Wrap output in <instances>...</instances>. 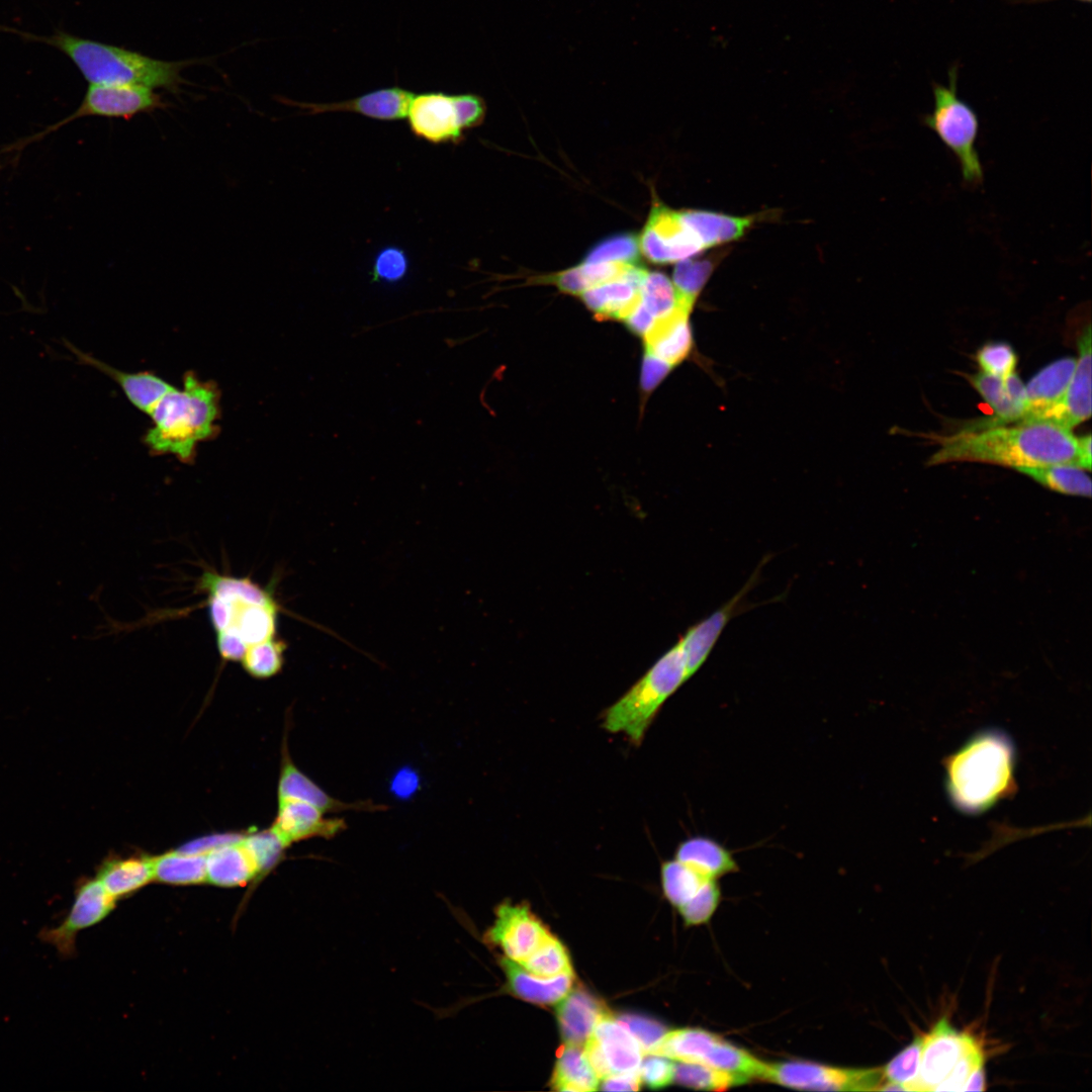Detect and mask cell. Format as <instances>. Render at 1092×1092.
I'll use <instances>...</instances> for the list:
<instances>
[{"instance_id": "cell-1", "label": "cell", "mask_w": 1092, "mask_h": 1092, "mask_svg": "<svg viewBox=\"0 0 1092 1092\" xmlns=\"http://www.w3.org/2000/svg\"><path fill=\"white\" fill-rule=\"evenodd\" d=\"M936 440L939 448L929 465L972 461L1015 469L1057 463L1080 466L1078 438L1070 429L1042 420L966 429Z\"/></svg>"}, {"instance_id": "cell-2", "label": "cell", "mask_w": 1092, "mask_h": 1092, "mask_svg": "<svg viewBox=\"0 0 1092 1092\" xmlns=\"http://www.w3.org/2000/svg\"><path fill=\"white\" fill-rule=\"evenodd\" d=\"M12 33L26 40L56 48L71 60L89 84L142 86L179 93L181 86L187 83L182 72L188 67L207 61L156 59L138 51L59 29L51 35H37L15 28Z\"/></svg>"}, {"instance_id": "cell-3", "label": "cell", "mask_w": 1092, "mask_h": 1092, "mask_svg": "<svg viewBox=\"0 0 1092 1092\" xmlns=\"http://www.w3.org/2000/svg\"><path fill=\"white\" fill-rule=\"evenodd\" d=\"M150 416L152 426L144 441L151 453L173 455L183 463H191L198 445L219 431V389L215 382L201 380L188 371L182 387L174 386L164 394Z\"/></svg>"}, {"instance_id": "cell-4", "label": "cell", "mask_w": 1092, "mask_h": 1092, "mask_svg": "<svg viewBox=\"0 0 1092 1092\" xmlns=\"http://www.w3.org/2000/svg\"><path fill=\"white\" fill-rule=\"evenodd\" d=\"M1015 749L998 729L983 730L946 761V791L953 806L978 814L1010 795L1014 783Z\"/></svg>"}, {"instance_id": "cell-5", "label": "cell", "mask_w": 1092, "mask_h": 1092, "mask_svg": "<svg viewBox=\"0 0 1092 1092\" xmlns=\"http://www.w3.org/2000/svg\"><path fill=\"white\" fill-rule=\"evenodd\" d=\"M690 679L682 647L677 640L603 715V727L625 733L640 744L664 702Z\"/></svg>"}, {"instance_id": "cell-6", "label": "cell", "mask_w": 1092, "mask_h": 1092, "mask_svg": "<svg viewBox=\"0 0 1092 1092\" xmlns=\"http://www.w3.org/2000/svg\"><path fill=\"white\" fill-rule=\"evenodd\" d=\"M958 63L947 71L948 84L932 82L933 108L922 116V123L933 130L956 156L965 182L978 185L984 171L976 148L979 118L975 109L958 93Z\"/></svg>"}, {"instance_id": "cell-7", "label": "cell", "mask_w": 1092, "mask_h": 1092, "mask_svg": "<svg viewBox=\"0 0 1092 1092\" xmlns=\"http://www.w3.org/2000/svg\"><path fill=\"white\" fill-rule=\"evenodd\" d=\"M168 103L154 89L129 85L89 84L75 111L49 125L41 131L6 147L4 152H19L30 144L40 141L62 126L83 117H105L130 120L133 117L164 109Z\"/></svg>"}, {"instance_id": "cell-8", "label": "cell", "mask_w": 1092, "mask_h": 1092, "mask_svg": "<svg viewBox=\"0 0 1092 1092\" xmlns=\"http://www.w3.org/2000/svg\"><path fill=\"white\" fill-rule=\"evenodd\" d=\"M761 1080L815 1091H874L885 1082L883 1069H848L811 1062L765 1063Z\"/></svg>"}, {"instance_id": "cell-9", "label": "cell", "mask_w": 1092, "mask_h": 1092, "mask_svg": "<svg viewBox=\"0 0 1092 1092\" xmlns=\"http://www.w3.org/2000/svg\"><path fill=\"white\" fill-rule=\"evenodd\" d=\"M115 903L97 878L81 881L64 920L58 926L41 929L38 937L54 946L62 958H72L76 952L77 934L104 920Z\"/></svg>"}, {"instance_id": "cell-10", "label": "cell", "mask_w": 1092, "mask_h": 1092, "mask_svg": "<svg viewBox=\"0 0 1092 1092\" xmlns=\"http://www.w3.org/2000/svg\"><path fill=\"white\" fill-rule=\"evenodd\" d=\"M644 256L656 264L679 262L705 250L680 211L654 205L639 240Z\"/></svg>"}, {"instance_id": "cell-11", "label": "cell", "mask_w": 1092, "mask_h": 1092, "mask_svg": "<svg viewBox=\"0 0 1092 1092\" xmlns=\"http://www.w3.org/2000/svg\"><path fill=\"white\" fill-rule=\"evenodd\" d=\"M763 561L745 584L727 602L687 629L678 638L690 678L704 665L728 623L752 608L747 595L759 580Z\"/></svg>"}, {"instance_id": "cell-12", "label": "cell", "mask_w": 1092, "mask_h": 1092, "mask_svg": "<svg viewBox=\"0 0 1092 1092\" xmlns=\"http://www.w3.org/2000/svg\"><path fill=\"white\" fill-rule=\"evenodd\" d=\"M975 1042L973 1036L958 1032L945 1018L940 1019L922 1036L918 1074L906 1091H935Z\"/></svg>"}, {"instance_id": "cell-13", "label": "cell", "mask_w": 1092, "mask_h": 1092, "mask_svg": "<svg viewBox=\"0 0 1092 1092\" xmlns=\"http://www.w3.org/2000/svg\"><path fill=\"white\" fill-rule=\"evenodd\" d=\"M405 117L414 135L431 144H459L464 138L456 94H414Z\"/></svg>"}, {"instance_id": "cell-14", "label": "cell", "mask_w": 1092, "mask_h": 1092, "mask_svg": "<svg viewBox=\"0 0 1092 1092\" xmlns=\"http://www.w3.org/2000/svg\"><path fill=\"white\" fill-rule=\"evenodd\" d=\"M549 933L528 906L502 903L495 908V919L485 931L484 940L499 946L508 959L521 964Z\"/></svg>"}, {"instance_id": "cell-15", "label": "cell", "mask_w": 1092, "mask_h": 1092, "mask_svg": "<svg viewBox=\"0 0 1092 1092\" xmlns=\"http://www.w3.org/2000/svg\"><path fill=\"white\" fill-rule=\"evenodd\" d=\"M413 96V92L399 86H392L335 102L311 103L295 101L285 97H282L280 101L286 105L301 109L305 114L348 112L388 121L406 116Z\"/></svg>"}, {"instance_id": "cell-16", "label": "cell", "mask_w": 1092, "mask_h": 1092, "mask_svg": "<svg viewBox=\"0 0 1092 1092\" xmlns=\"http://www.w3.org/2000/svg\"><path fill=\"white\" fill-rule=\"evenodd\" d=\"M1079 357L1072 378L1061 399L1036 419L1072 429L1091 416V327L1078 341Z\"/></svg>"}, {"instance_id": "cell-17", "label": "cell", "mask_w": 1092, "mask_h": 1092, "mask_svg": "<svg viewBox=\"0 0 1092 1092\" xmlns=\"http://www.w3.org/2000/svg\"><path fill=\"white\" fill-rule=\"evenodd\" d=\"M322 810L298 800H278V811L271 829L289 847L306 839H332L347 829L344 819L325 817Z\"/></svg>"}, {"instance_id": "cell-18", "label": "cell", "mask_w": 1092, "mask_h": 1092, "mask_svg": "<svg viewBox=\"0 0 1092 1092\" xmlns=\"http://www.w3.org/2000/svg\"><path fill=\"white\" fill-rule=\"evenodd\" d=\"M61 343L75 356L78 364L90 366L116 382L129 402L145 414L150 415L162 396L174 387L151 371H122L80 350L67 339H62Z\"/></svg>"}, {"instance_id": "cell-19", "label": "cell", "mask_w": 1092, "mask_h": 1092, "mask_svg": "<svg viewBox=\"0 0 1092 1092\" xmlns=\"http://www.w3.org/2000/svg\"><path fill=\"white\" fill-rule=\"evenodd\" d=\"M278 800H298L306 802L324 813L345 811L376 812L387 807L370 800L347 803L329 795L316 783L304 775L289 756L286 742L282 751L281 769L278 781Z\"/></svg>"}, {"instance_id": "cell-20", "label": "cell", "mask_w": 1092, "mask_h": 1092, "mask_svg": "<svg viewBox=\"0 0 1092 1092\" xmlns=\"http://www.w3.org/2000/svg\"><path fill=\"white\" fill-rule=\"evenodd\" d=\"M968 380L995 413V418L982 422L980 428L1023 420L1027 411L1026 390L1015 372L1006 378L979 372L969 375Z\"/></svg>"}, {"instance_id": "cell-21", "label": "cell", "mask_w": 1092, "mask_h": 1092, "mask_svg": "<svg viewBox=\"0 0 1092 1092\" xmlns=\"http://www.w3.org/2000/svg\"><path fill=\"white\" fill-rule=\"evenodd\" d=\"M647 271L632 265L622 277L586 289L584 304L599 318L623 320L640 299V286Z\"/></svg>"}, {"instance_id": "cell-22", "label": "cell", "mask_w": 1092, "mask_h": 1092, "mask_svg": "<svg viewBox=\"0 0 1092 1092\" xmlns=\"http://www.w3.org/2000/svg\"><path fill=\"white\" fill-rule=\"evenodd\" d=\"M556 1016L565 1043L584 1044L597 1023L610 1012L606 1005L583 988L570 990L559 1001Z\"/></svg>"}, {"instance_id": "cell-23", "label": "cell", "mask_w": 1092, "mask_h": 1092, "mask_svg": "<svg viewBox=\"0 0 1092 1092\" xmlns=\"http://www.w3.org/2000/svg\"><path fill=\"white\" fill-rule=\"evenodd\" d=\"M590 1036L611 1074L638 1073L644 1052L635 1036L610 1013L597 1023Z\"/></svg>"}, {"instance_id": "cell-24", "label": "cell", "mask_w": 1092, "mask_h": 1092, "mask_svg": "<svg viewBox=\"0 0 1092 1092\" xmlns=\"http://www.w3.org/2000/svg\"><path fill=\"white\" fill-rule=\"evenodd\" d=\"M499 964L507 978L508 989L528 1002L552 1005L559 1002L572 989L573 973L540 977L507 957L502 958Z\"/></svg>"}, {"instance_id": "cell-25", "label": "cell", "mask_w": 1092, "mask_h": 1092, "mask_svg": "<svg viewBox=\"0 0 1092 1092\" xmlns=\"http://www.w3.org/2000/svg\"><path fill=\"white\" fill-rule=\"evenodd\" d=\"M259 876L243 836L206 852V882L219 887H242Z\"/></svg>"}, {"instance_id": "cell-26", "label": "cell", "mask_w": 1092, "mask_h": 1092, "mask_svg": "<svg viewBox=\"0 0 1092 1092\" xmlns=\"http://www.w3.org/2000/svg\"><path fill=\"white\" fill-rule=\"evenodd\" d=\"M674 858L714 880L739 870L732 852L718 840L705 835L681 841Z\"/></svg>"}, {"instance_id": "cell-27", "label": "cell", "mask_w": 1092, "mask_h": 1092, "mask_svg": "<svg viewBox=\"0 0 1092 1092\" xmlns=\"http://www.w3.org/2000/svg\"><path fill=\"white\" fill-rule=\"evenodd\" d=\"M1076 366V359H1059L1037 372L1025 386L1027 411L1022 421L1034 420L1063 396Z\"/></svg>"}, {"instance_id": "cell-28", "label": "cell", "mask_w": 1092, "mask_h": 1092, "mask_svg": "<svg viewBox=\"0 0 1092 1092\" xmlns=\"http://www.w3.org/2000/svg\"><path fill=\"white\" fill-rule=\"evenodd\" d=\"M680 215L705 250L738 240L756 220L752 215L733 216L698 209L682 210Z\"/></svg>"}, {"instance_id": "cell-29", "label": "cell", "mask_w": 1092, "mask_h": 1092, "mask_svg": "<svg viewBox=\"0 0 1092 1092\" xmlns=\"http://www.w3.org/2000/svg\"><path fill=\"white\" fill-rule=\"evenodd\" d=\"M96 878L114 900L127 897L154 880L152 857L107 859L99 868Z\"/></svg>"}, {"instance_id": "cell-30", "label": "cell", "mask_w": 1092, "mask_h": 1092, "mask_svg": "<svg viewBox=\"0 0 1092 1092\" xmlns=\"http://www.w3.org/2000/svg\"><path fill=\"white\" fill-rule=\"evenodd\" d=\"M689 313V310L682 309L656 322L653 329L644 337L646 352L670 365L681 361L692 346Z\"/></svg>"}, {"instance_id": "cell-31", "label": "cell", "mask_w": 1092, "mask_h": 1092, "mask_svg": "<svg viewBox=\"0 0 1092 1092\" xmlns=\"http://www.w3.org/2000/svg\"><path fill=\"white\" fill-rule=\"evenodd\" d=\"M720 1039L719 1035L697 1027L667 1030L650 1054L678 1062L707 1065Z\"/></svg>"}, {"instance_id": "cell-32", "label": "cell", "mask_w": 1092, "mask_h": 1092, "mask_svg": "<svg viewBox=\"0 0 1092 1092\" xmlns=\"http://www.w3.org/2000/svg\"><path fill=\"white\" fill-rule=\"evenodd\" d=\"M198 589L223 600L247 605H278L273 592L260 586L249 577H236L208 570L202 573Z\"/></svg>"}, {"instance_id": "cell-33", "label": "cell", "mask_w": 1092, "mask_h": 1092, "mask_svg": "<svg viewBox=\"0 0 1092 1092\" xmlns=\"http://www.w3.org/2000/svg\"><path fill=\"white\" fill-rule=\"evenodd\" d=\"M558 1091H595L599 1078L587 1062L579 1045L565 1043L557 1052V1060L550 1081Z\"/></svg>"}, {"instance_id": "cell-34", "label": "cell", "mask_w": 1092, "mask_h": 1092, "mask_svg": "<svg viewBox=\"0 0 1092 1092\" xmlns=\"http://www.w3.org/2000/svg\"><path fill=\"white\" fill-rule=\"evenodd\" d=\"M154 881L169 885H196L206 882V853L181 849L152 857Z\"/></svg>"}, {"instance_id": "cell-35", "label": "cell", "mask_w": 1092, "mask_h": 1092, "mask_svg": "<svg viewBox=\"0 0 1092 1092\" xmlns=\"http://www.w3.org/2000/svg\"><path fill=\"white\" fill-rule=\"evenodd\" d=\"M234 604V617L226 629L236 632L248 647L276 637L279 605Z\"/></svg>"}, {"instance_id": "cell-36", "label": "cell", "mask_w": 1092, "mask_h": 1092, "mask_svg": "<svg viewBox=\"0 0 1092 1092\" xmlns=\"http://www.w3.org/2000/svg\"><path fill=\"white\" fill-rule=\"evenodd\" d=\"M1016 470L1028 475L1043 486L1060 493L1090 496L1091 480L1086 469L1071 463L1019 467Z\"/></svg>"}, {"instance_id": "cell-37", "label": "cell", "mask_w": 1092, "mask_h": 1092, "mask_svg": "<svg viewBox=\"0 0 1092 1092\" xmlns=\"http://www.w3.org/2000/svg\"><path fill=\"white\" fill-rule=\"evenodd\" d=\"M640 299L656 322L679 310H691L694 303L682 298L664 274L647 272L640 286Z\"/></svg>"}, {"instance_id": "cell-38", "label": "cell", "mask_w": 1092, "mask_h": 1092, "mask_svg": "<svg viewBox=\"0 0 1092 1092\" xmlns=\"http://www.w3.org/2000/svg\"><path fill=\"white\" fill-rule=\"evenodd\" d=\"M750 1080L744 1076L698 1063L674 1064L673 1082L678 1085L709 1091H723L744 1085Z\"/></svg>"}, {"instance_id": "cell-39", "label": "cell", "mask_w": 1092, "mask_h": 1092, "mask_svg": "<svg viewBox=\"0 0 1092 1092\" xmlns=\"http://www.w3.org/2000/svg\"><path fill=\"white\" fill-rule=\"evenodd\" d=\"M710 880L677 859L665 861L661 867L662 889L667 900L679 908L691 900Z\"/></svg>"}, {"instance_id": "cell-40", "label": "cell", "mask_w": 1092, "mask_h": 1092, "mask_svg": "<svg viewBox=\"0 0 1092 1092\" xmlns=\"http://www.w3.org/2000/svg\"><path fill=\"white\" fill-rule=\"evenodd\" d=\"M520 965L530 973L540 977H554L573 973L565 946L551 933Z\"/></svg>"}, {"instance_id": "cell-41", "label": "cell", "mask_w": 1092, "mask_h": 1092, "mask_svg": "<svg viewBox=\"0 0 1092 1092\" xmlns=\"http://www.w3.org/2000/svg\"><path fill=\"white\" fill-rule=\"evenodd\" d=\"M286 648L285 641L277 637L253 644L241 660L242 665L255 678L272 677L283 667Z\"/></svg>"}, {"instance_id": "cell-42", "label": "cell", "mask_w": 1092, "mask_h": 1092, "mask_svg": "<svg viewBox=\"0 0 1092 1092\" xmlns=\"http://www.w3.org/2000/svg\"><path fill=\"white\" fill-rule=\"evenodd\" d=\"M243 842L257 867L259 876H265L273 870L284 858L288 848L271 828L243 836Z\"/></svg>"}, {"instance_id": "cell-43", "label": "cell", "mask_w": 1092, "mask_h": 1092, "mask_svg": "<svg viewBox=\"0 0 1092 1092\" xmlns=\"http://www.w3.org/2000/svg\"><path fill=\"white\" fill-rule=\"evenodd\" d=\"M712 270L713 264L710 260H681L673 271V285L682 298L695 303Z\"/></svg>"}, {"instance_id": "cell-44", "label": "cell", "mask_w": 1092, "mask_h": 1092, "mask_svg": "<svg viewBox=\"0 0 1092 1092\" xmlns=\"http://www.w3.org/2000/svg\"><path fill=\"white\" fill-rule=\"evenodd\" d=\"M639 242L632 235L611 237L595 246L584 262H623L635 264L639 256Z\"/></svg>"}, {"instance_id": "cell-45", "label": "cell", "mask_w": 1092, "mask_h": 1092, "mask_svg": "<svg viewBox=\"0 0 1092 1092\" xmlns=\"http://www.w3.org/2000/svg\"><path fill=\"white\" fill-rule=\"evenodd\" d=\"M717 881H708L691 900L678 908L686 925H700L710 920L721 897Z\"/></svg>"}, {"instance_id": "cell-46", "label": "cell", "mask_w": 1092, "mask_h": 1092, "mask_svg": "<svg viewBox=\"0 0 1092 1092\" xmlns=\"http://www.w3.org/2000/svg\"><path fill=\"white\" fill-rule=\"evenodd\" d=\"M922 1036H917L913 1041L898 1055H896L883 1069L885 1081L901 1084L905 1091L906 1086L917 1076L920 1064Z\"/></svg>"}, {"instance_id": "cell-47", "label": "cell", "mask_w": 1092, "mask_h": 1092, "mask_svg": "<svg viewBox=\"0 0 1092 1092\" xmlns=\"http://www.w3.org/2000/svg\"><path fill=\"white\" fill-rule=\"evenodd\" d=\"M976 358L982 372L998 378H1006L1014 373L1017 364L1012 347L1002 342L984 345Z\"/></svg>"}, {"instance_id": "cell-48", "label": "cell", "mask_w": 1092, "mask_h": 1092, "mask_svg": "<svg viewBox=\"0 0 1092 1092\" xmlns=\"http://www.w3.org/2000/svg\"><path fill=\"white\" fill-rule=\"evenodd\" d=\"M408 270L405 252L394 246L380 250L374 258L372 277L375 281L396 283L404 278Z\"/></svg>"}, {"instance_id": "cell-49", "label": "cell", "mask_w": 1092, "mask_h": 1092, "mask_svg": "<svg viewBox=\"0 0 1092 1092\" xmlns=\"http://www.w3.org/2000/svg\"><path fill=\"white\" fill-rule=\"evenodd\" d=\"M617 1020L638 1040L644 1053L650 1054L667 1029L659 1021L638 1015L622 1014Z\"/></svg>"}, {"instance_id": "cell-50", "label": "cell", "mask_w": 1092, "mask_h": 1092, "mask_svg": "<svg viewBox=\"0 0 1092 1092\" xmlns=\"http://www.w3.org/2000/svg\"><path fill=\"white\" fill-rule=\"evenodd\" d=\"M639 1077L650 1089H661L673 1082L674 1064L670 1059L647 1054L639 1067Z\"/></svg>"}, {"instance_id": "cell-51", "label": "cell", "mask_w": 1092, "mask_h": 1092, "mask_svg": "<svg viewBox=\"0 0 1092 1092\" xmlns=\"http://www.w3.org/2000/svg\"><path fill=\"white\" fill-rule=\"evenodd\" d=\"M984 1065V1056L975 1042L958 1061L950 1074L936 1087L935 1091H963L972 1072Z\"/></svg>"}, {"instance_id": "cell-52", "label": "cell", "mask_w": 1092, "mask_h": 1092, "mask_svg": "<svg viewBox=\"0 0 1092 1092\" xmlns=\"http://www.w3.org/2000/svg\"><path fill=\"white\" fill-rule=\"evenodd\" d=\"M672 365L646 352L642 362L640 386L646 394L652 391L666 376Z\"/></svg>"}, {"instance_id": "cell-53", "label": "cell", "mask_w": 1092, "mask_h": 1092, "mask_svg": "<svg viewBox=\"0 0 1092 1092\" xmlns=\"http://www.w3.org/2000/svg\"><path fill=\"white\" fill-rule=\"evenodd\" d=\"M216 646L220 657L225 661H241L248 649L245 641L230 629L216 632Z\"/></svg>"}, {"instance_id": "cell-54", "label": "cell", "mask_w": 1092, "mask_h": 1092, "mask_svg": "<svg viewBox=\"0 0 1092 1092\" xmlns=\"http://www.w3.org/2000/svg\"><path fill=\"white\" fill-rule=\"evenodd\" d=\"M420 784V777L414 768L402 767L391 779L389 790L396 798L407 800L418 792Z\"/></svg>"}, {"instance_id": "cell-55", "label": "cell", "mask_w": 1092, "mask_h": 1092, "mask_svg": "<svg viewBox=\"0 0 1092 1092\" xmlns=\"http://www.w3.org/2000/svg\"><path fill=\"white\" fill-rule=\"evenodd\" d=\"M629 330L637 335L645 337L655 326L656 320L641 302V299L631 308L623 318Z\"/></svg>"}, {"instance_id": "cell-56", "label": "cell", "mask_w": 1092, "mask_h": 1092, "mask_svg": "<svg viewBox=\"0 0 1092 1092\" xmlns=\"http://www.w3.org/2000/svg\"><path fill=\"white\" fill-rule=\"evenodd\" d=\"M640 1084L639 1073L611 1074L602 1079L600 1089L605 1091H636L640 1088Z\"/></svg>"}, {"instance_id": "cell-57", "label": "cell", "mask_w": 1092, "mask_h": 1092, "mask_svg": "<svg viewBox=\"0 0 1092 1092\" xmlns=\"http://www.w3.org/2000/svg\"><path fill=\"white\" fill-rule=\"evenodd\" d=\"M1079 444V464L1080 467L1090 470L1091 468V436L1086 435L1078 438Z\"/></svg>"}, {"instance_id": "cell-58", "label": "cell", "mask_w": 1092, "mask_h": 1092, "mask_svg": "<svg viewBox=\"0 0 1092 1092\" xmlns=\"http://www.w3.org/2000/svg\"><path fill=\"white\" fill-rule=\"evenodd\" d=\"M985 1090V1070L984 1065L976 1068L970 1077L968 1078L963 1091H983Z\"/></svg>"}, {"instance_id": "cell-59", "label": "cell", "mask_w": 1092, "mask_h": 1092, "mask_svg": "<svg viewBox=\"0 0 1092 1092\" xmlns=\"http://www.w3.org/2000/svg\"><path fill=\"white\" fill-rule=\"evenodd\" d=\"M1050 1H1055V0H1016L1014 2L1028 3V4H1030V3L1034 4L1035 3L1036 4V3H1045V2H1050ZM1076 1L1083 2V3H1090L1091 2V0H1076Z\"/></svg>"}]
</instances>
